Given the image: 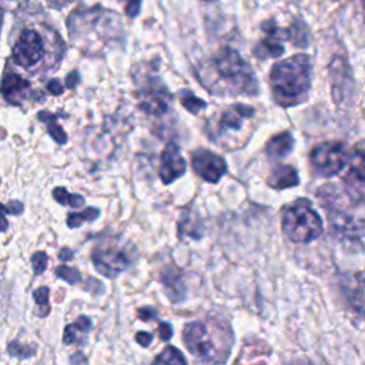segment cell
Segmentation results:
<instances>
[{
    "mask_svg": "<svg viewBox=\"0 0 365 365\" xmlns=\"http://www.w3.org/2000/svg\"><path fill=\"white\" fill-rule=\"evenodd\" d=\"M231 334V328L225 321L215 318L212 324L205 321L188 322L182 331V341L188 351L204 362L224 364L230 355L232 338H217Z\"/></svg>",
    "mask_w": 365,
    "mask_h": 365,
    "instance_id": "cell-5",
    "label": "cell"
},
{
    "mask_svg": "<svg viewBox=\"0 0 365 365\" xmlns=\"http://www.w3.org/2000/svg\"><path fill=\"white\" fill-rule=\"evenodd\" d=\"M47 254L43 251H37L33 254L31 257V265H33V272L34 275H40L41 272H44L46 267H47Z\"/></svg>",
    "mask_w": 365,
    "mask_h": 365,
    "instance_id": "cell-30",
    "label": "cell"
},
{
    "mask_svg": "<svg viewBox=\"0 0 365 365\" xmlns=\"http://www.w3.org/2000/svg\"><path fill=\"white\" fill-rule=\"evenodd\" d=\"M269 355V349L265 348L257 361H251V355H250V351L247 349V346H244L241 355H238V359L235 362V365H267V358Z\"/></svg>",
    "mask_w": 365,
    "mask_h": 365,
    "instance_id": "cell-27",
    "label": "cell"
},
{
    "mask_svg": "<svg viewBox=\"0 0 365 365\" xmlns=\"http://www.w3.org/2000/svg\"><path fill=\"white\" fill-rule=\"evenodd\" d=\"M204 1H212V0H204Z\"/></svg>",
    "mask_w": 365,
    "mask_h": 365,
    "instance_id": "cell-37",
    "label": "cell"
},
{
    "mask_svg": "<svg viewBox=\"0 0 365 365\" xmlns=\"http://www.w3.org/2000/svg\"><path fill=\"white\" fill-rule=\"evenodd\" d=\"M202 84L212 94L257 96L258 83L252 67L231 48H221L198 68Z\"/></svg>",
    "mask_w": 365,
    "mask_h": 365,
    "instance_id": "cell-2",
    "label": "cell"
},
{
    "mask_svg": "<svg viewBox=\"0 0 365 365\" xmlns=\"http://www.w3.org/2000/svg\"><path fill=\"white\" fill-rule=\"evenodd\" d=\"M170 297L171 301L178 302L180 299L184 298V284L182 279L180 277V271L177 268H167L163 274H161V279H160Z\"/></svg>",
    "mask_w": 365,
    "mask_h": 365,
    "instance_id": "cell-20",
    "label": "cell"
},
{
    "mask_svg": "<svg viewBox=\"0 0 365 365\" xmlns=\"http://www.w3.org/2000/svg\"><path fill=\"white\" fill-rule=\"evenodd\" d=\"M345 297L349 308L355 314L365 317V277L356 274L349 278L345 284Z\"/></svg>",
    "mask_w": 365,
    "mask_h": 365,
    "instance_id": "cell-16",
    "label": "cell"
},
{
    "mask_svg": "<svg viewBox=\"0 0 365 365\" xmlns=\"http://www.w3.org/2000/svg\"><path fill=\"white\" fill-rule=\"evenodd\" d=\"M348 175L365 182V143L356 144L349 153Z\"/></svg>",
    "mask_w": 365,
    "mask_h": 365,
    "instance_id": "cell-21",
    "label": "cell"
},
{
    "mask_svg": "<svg viewBox=\"0 0 365 365\" xmlns=\"http://www.w3.org/2000/svg\"><path fill=\"white\" fill-rule=\"evenodd\" d=\"M312 61L307 54H294L275 63L269 73L274 100L282 107L301 104L311 90Z\"/></svg>",
    "mask_w": 365,
    "mask_h": 365,
    "instance_id": "cell-3",
    "label": "cell"
},
{
    "mask_svg": "<svg viewBox=\"0 0 365 365\" xmlns=\"http://www.w3.org/2000/svg\"><path fill=\"white\" fill-rule=\"evenodd\" d=\"M53 197L54 200L58 202V204H63V205H70L73 208H78L84 204V198L78 194H71V192H67L63 187H56L53 190Z\"/></svg>",
    "mask_w": 365,
    "mask_h": 365,
    "instance_id": "cell-24",
    "label": "cell"
},
{
    "mask_svg": "<svg viewBox=\"0 0 365 365\" xmlns=\"http://www.w3.org/2000/svg\"><path fill=\"white\" fill-rule=\"evenodd\" d=\"M264 37L258 43V47L255 48V54L259 58H268V57H279L284 53L282 41L284 38H289L288 30L279 29L275 23H267L264 24Z\"/></svg>",
    "mask_w": 365,
    "mask_h": 365,
    "instance_id": "cell-14",
    "label": "cell"
},
{
    "mask_svg": "<svg viewBox=\"0 0 365 365\" xmlns=\"http://www.w3.org/2000/svg\"><path fill=\"white\" fill-rule=\"evenodd\" d=\"M257 110L248 104H232L215 113L205 125L211 141L225 150L247 144L257 124Z\"/></svg>",
    "mask_w": 365,
    "mask_h": 365,
    "instance_id": "cell-4",
    "label": "cell"
},
{
    "mask_svg": "<svg viewBox=\"0 0 365 365\" xmlns=\"http://www.w3.org/2000/svg\"><path fill=\"white\" fill-rule=\"evenodd\" d=\"M151 365H188L182 354L175 346H165L160 352Z\"/></svg>",
    "mask_w": 365,
    "mask_h": 365,
    "instance_id": "cell-22",
    "label": "cell"
},
{
    "mask_svg": "<svg viewBox=\"0 0 365 365\" xmlns=\"http://www.w3.org/2000/svg\"><path fill=\"white\" fill-rule=\"evenodd\" d=\"M137 97L140 101V108L151 115L167 113L173 100L164 83L153 76H147L144 80H140Z\"/></svg>",
    "mask_w": 365,
    "mask_h": 365,
    "instance_id": "cell-8",
    "label": "cell"
},
{
    "mask_svg": "<svg viewBox=\"0 0 365 365\" xmlns=\"http://www.w3.org/2000/svg\"><path fill=\"white\" fill-rule=\"evenodd\" d=\"M96 269L107 278H115L131 262L125 248L115 244H98L91 252Z\"/></svg>",
    "mask_w": 365,
    "mask_h": 365,
    "instance_id": "cell-9",
    "label": "cell"
},
{
    "mask_svg": "<svg viewBox=\"0 0 365 365\" xmlns=\"http://www.w3.org/2000/svg\"><path fill=\"white\" fill-rule=\"evenodd\" d=\"M294 148V137L291 133L284 131L269 138L265 145V153L271 158H281L288 155Z\"/></svg>",
    "mask_w": 365,
    "mask_h": 365,
    "instance_id": "cell-19",
    "label": "cell"
},
{
    "mask_svg": "<svg viewBox=\"0 0 365 365\" xmlns=\"http://www.w3.org/2000/svg\"><path fill=\"white\" fill-rule=\"evenodd\" d=\"M135 341L141 345V346H148L153 341V335L145 332V331H140L135 334Z\"/></svg>",
    "mask_w": 365,
    "mask_h": 365,
    "instance_id": "cell-32",
    "label": "cell"
},
{
    "mask_svg": "<svg viewBox=\"0 0 365 365\" xmlns=\"http://www.w3.org/2000/svg\"><path fill=\"white\" fill-rule=\"evenodd\" d=\"M158 332H160L161 339L167 341V339H170V338H171V335H173V328H171V325H170V324H167V322H161V324H160V327H158Z\"/></svg>",
    "mask_w": 365,
    "mask_h": 365,
    "instance_id": "cell-34",
    "label": "cell"
},
{
    "mask_svg": "<svg viewBox=\"0 0 365 365\" xmlns=\"http://www.w3.org/2000/svg\"><path fill=\"white\" fill-rule=\"evenodd\" d=\"M267 184L275 190H284L291 188L299 184L298 173L292 165L288 164H279L274 167L268 175Z\"/></svg>",
    "mask_w": 365,
    "mask_h": 365,
    "instance_id": "cell-17",
    "label": "cell"
},
{
    "mask_svg": "<svg viewBox=\"0 0 365 365\" xmlns=\"http://www.w3.org/2000/svg\"><path fill=\"white\" fill-rule=\"evenodd\" d=\"M349 153L342 141H324L311 150L309 160L318 174L332 177L348 165Z\"/></svg>",
    "mask_w": 365,
    "mask_h": 365,
    "instance_id": "cell-7",
    "label": "cell"
},
{
    "mask_svg": "<svg viewBox=\"0 0 365 365\" xmlns=\"http://www.w3.org/2000/svg\"><path fill=\"white\" fill-rule=\"evenodd\" d=\"M282 230L292 242L307 244L322 234L324 224L312 204L305 198H299L285 208Z\"/></svg>",
    "mask_w": 365,
    "mask_h": 365,
    "instance_id": "cell-6",
    "label": "cell"
},
{
    "mask_svg": "<svg viewBox=\"0 0 365 365\" xmlns=\"http://www.w3.org/2000/svg\"><path fill=\"white\" fill-rule=\"evenodd\" d=\"M11 61L27 74L54 71L63 58L64 43L44 23H23L11 33Z\"/></svg>",
    "mask_w": 365,
    "mask_h": 365,
    "instance_id": "cell-1",
    "label": "cell"
},
{
    "mask_svg": "<svg viewBox=\"0 0 365 365\" xmlns=\"http://www.w3.org/2000/svg\"><path fill=\"white\" fill-rule=\"evenodd\" d=\"M3 211L7 214H20L23 211V204L20 201H10L4 204Z\"/></svg>",
    "mask_w": 365,
    "mask_h": 365,
    "instance_id": "cell-31",
    "label": "cell"
},
{
    "mask_svg": "<svg viewBox=\"0 0 365 365\" xmlns=\"http://www.w3.org/2000/svg\"><path fill=\"white\" fill-rule=\"evenodd\" d=\"M36 352V349H33L31 346H27V345H23V344H19L17 341H13L9 344V354L13 355V356H17V358H21V359H26V358H30L33 356Z\"/></svg>",
    "mask_w": 365,
    "mask_h": 365,
    "instance_id": "cell-29",
    "label": "cell"
},
{
    "mask_svg": "<svg viewBox=\"0 0 365 365\" xmlns=\"http://www.w3.org/2000/svg\"><path fill=\"white\" fill-rule=\"evenodd\" d=\"M31 84L16 71H6L1 84V93L6 101L10 104H21L23 101L33 97Z\"/></svg>",
    "mask_w": 365,
    "mask_h": 365,
    "instance_id": "cell-15",
    "label": "cell"
},
{
    "mask_svg": "<svg viewBox=\"0 0 365 365\" xmlns=\"http://www.w3.org/2000/svg\"><path fill=\"white\" fill-rule=\"evenodd\" d=\"M291 365H311V364L309 362H294Z\"/></svg>",
    "mask_w": 365,
    "mask_h": 365,
    "instance_id": "cell-36",
    "label": "cell"
},
{
    "mask_svg": "<svg viewBox=\"0 0 365 365\" xmlns=\"http://www.w3.org/2000/svg\"><path fill=\"white\" fill-rule=\"evenodd\" d=\"M33 298L36 299L38 309L37 315L38 317H46L50 312V305H48V288L47 287H40L33 292Z\"/></svg>",
    "mask_w": 365,
    "mask_h": 365,
    "instance_id": "cell-26",
    "label": "cell"
},
{
    "mask_svg": "<svg viewBox=\"0 0 365 365\" xmlns=\"http://www.w3.org/2000/svg\"><path fill=\"white\" fill-rule=\"evenodd\" d=\"M91 329V319L86 315L78 317L74 322L68 324L63 332V342L66 345H84L87 342V335Z\"/></svg>",
    "mask_w": 365,
    "mask_h": 365,
    "instance_id": "cell-18",
    "label": "cell"
},
{
    "mask_svg": "<svg viewBox=\"0 0 365 365\" xmlns=\"http://www.w3.org/2000/svg\"><path fill=\"white\" fill-rule=\"evenodd\" d=\"M54 274H56L58 278H61V279H64L66 282H68V284H76V282H78L80 278H81V274H80V271H78L77 268H74V267H67V265H58V267L54 269Z\"/></svg>",
    "mask_w": 365,
    "mask_h": 365,
    "instance_id": "cell-28",
    "label": "cell"
},
{
    "mask_svg": "<svg viewBox=\"0 0 365 365\" xmlns=\"http://www.w3.org/2000/svg\"><path fill=\"white\" fill-rule=\"evenodd\" d=\"M329 77L334 101L341 104L354 94V77L345 57L335 56L329 63Z\"/></svg>",
    "mask_w": 365,
    "mask_h": 365,
    "instance_id": "cell-10",
    "label": "cell"
},
{
    "mask_svg": "<svg viewBox=\"0 0 365 365\" xmlns=\"http://www.w3.org/2000/svg\"><path fill=\"white\" fill-rule=\"evenodd\" d=\"M329 221L332 231L346 241L361 242V240L365 237V222L354 215L334 211L329 215Z\"/></svg>",
    "mask_w": 365,
    "mask_h": 365,
    "instance_id": "cell-13",
    "label": "cell"
},
{
    "mask_svg": "<svg viewBox=\"0 0 365 365\" xmlns=\"http://www.w3.org/2000/svg\"><path fill=\"white\" fill-rule=\"evenodd\" d=\"M191 164L195 174L207 182H217L227 173L225 160L221 155L204 148L192 151Z\"/></svg>",
    "mask_w": 365,
    "mask_h": 365,
    "instance_id": "cell-11",
    "label": "cell"
},
{
    "mask_svg": "<svg viewBox=\"0 0 365 365\" xmlns=\"http://www.w3.org/2000/svg\"><path fill=\"white\" fill-rule=\"evenodd\" d=\"M138 318L143 321H148V319H154L155 318V311L151 307H144L138 309Z\"/></svg>",
    "mask_w": 365,
    "mask_h": 365,
    "instance_id": "cell-33",
    "label": "cell"
},
{
    "mask_svg": "<svg viewBox=\"0 0 365 365\" xmlns=\"http://www.w3.org/2000/svg\"><path fill=\"white\" fill-rule=\"evenodd\" d=\"M58 258L63 259V261L71 259V258H73V251L68 250V248H61V250L58 251Z\"/></svg>",
    "mask_w": 365,
    "mask_h": 365,
    "instance_id": "cell-35",
    "label": "cell"
},
{
    "mask_svg": "<svg viewBox=\"0 0 365 365\" xmlns=\"http://www.w3.org/2000/svg\"><path fill=\"white\" fill-rule=\"evenodd\" d=\"M187 164L184 157L180 153V148L174 143H168L161 153V164H160V178L164 184H170L180 178L185 173Z\"/></svg>",
    "mask_w": 365,
    "mask_h": 365,
    "instance_id": "cell-12",
    "label": "cell"
},
{
    "mask_svg": "<svg viewBox=\"0 0 365 365\" xmlns=\"http://www.w3.org/2000/svg\"><path fill=\"white\" fill-rule=\"evenodd\" d=\"M98 215H100L98 208H91V207L86 208L84 211H80V212H71L67 215V225L70 228H77L86 221L91 222V221L97 220Z\"/></svg>",
    "mask_w": 365,
    "mask_h": 365,
    "instance_id": "cell-23",
    "label": "cell"
},
{
    "mask_svg": "<svg viewBox=\"0 0 365 365\" xmlns=\"http://www.w3.org/2000/svg\"><path fill=\"white\" fill-rule=\"evenodd\" d=\"M180 100H181V104L192 114H198L201 110L207 107V103L204 100L191 94L188 90H184L180 93Z\"/></svg>",
    "mask_w": 365,
    "mask_h": 365,
    "instance_id": "cell-25",
    "label": "cell"
}]
</instances>
